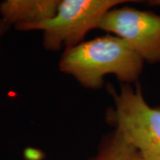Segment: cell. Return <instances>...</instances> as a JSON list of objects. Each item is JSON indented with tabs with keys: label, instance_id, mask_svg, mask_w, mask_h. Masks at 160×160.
I'll use <instances>...</instances> for the list:
<instances>
[{
	"label": "cell",
	"instance_id": "52a82bcc",
	"mask_svg": "<svg viewBox=\"0 0 160 160\" xmlns=\"http://www.w3.org/2000/svg\"><path fill=\"white\" fill-rule=\"evenodd\" d=\"M11 27L6 23L3 20L0 19V49H1V43H2V39L4 38V36L6 34V32L9 30Z\"/></svg>",
	"mask_w": 160,
	"mask_h": 160
},
{
	"label": "cell",
	"instance_id": "5b68a950",
	"mask_svg": "<svg viewBox=\"0 0 160 160\" xmlns=\"http://www.w3.org/2000/svg\"><path fill=\"white\" fill-rule=\"evenodd\" d=\"M61 0H5L0 4V16L10 27L20 31L30 29L53 17Z\"/></svg>",
	"mask_w": 160,
	"mask_h": 160
},
{
	"label": "cell",
	"instance_id": "3957f363",
	"mask_svg": "<svg viewBox=\"0 0 160 160\" xmlns=\"http://www.w3.org/2000/svg\"><path fill=\"white\" fill-rule=\"evenodd\" d=\"M126 0H61L57 12L30 30L43 31V46L50 51L69 49L83 42L87 33L98 26L104 15Z\"/></svg>",
	"mask_w": 160,
	"mask_h": 160
},
{
	"label": "cell",
	"instance_id": "7a4b0ae2",
	"mask_svg": "<svg viewBox=\"0 0 160 160\" xmlns=\"http://www.w3.org/2000/svg\"><path fill=\"white\" fill-rule=\"evenodd\" d=\"M114 101L113 121L118 131L144 160H160V107H151L139 86L110 88Z\"/></svg>",
	"mask_w": 160,
	"mask_h": 160
},
{
	"label": "cell",
	"instance_id": "ba28073f",
	"mask_svg": "<svg viewBox=\"0 0 160 160\" xmlns=\"http://www.w3.org/2000/svg\"><path fill=\"white\" fill-rule=\"evenodd\" d=\"M149 6H158L160 7V0H153V1H149L148 2Z\"/></svg>",
	"mask_w": 160,
	"mask_h": 160
},
{
	"label": "cell",
	"instance_id": "6da1fadb",
	"mask_svg": "<svg viewBox=\"0 0 160 160\" xmlns=\"http://www.w3.org/2000/svg\"><path fill=\"white\" fill-rule=\"evenodd\" d=\"M143 65L142 59L124 40L108 35L64 50L59 68L82 86L97 90L102 87L107 75H114L124 85L136 83Z\"/></svg>",
	"mask_w": 160,
	"mask_h": 160
},
{
	"label": "cell",
	"instance_id": "277c9868",
	"mask_svg": "<svg viewBox=\"0 0 160 160\" xmlns=\"http://www.w3.org/2000/svg\"><path fill=\"white\" fill-rule=\"evenodd\" d=\"M98 29L124 40L144 62H160L159 14L130 6H117L104 15Z\"/></svg>",
	"mask_w": 160,
	"mask_h": 160
},
{
	"label": "cell",
	"instance_id": "8992f818",
	"mask_svg": "<svg viewBox=\"0 0 160 160\" xmlns=\"http://www.w3.org/2000/svg\"><path fill=\"white\" fill-rule=\"evenodd\" d=\"M89 160H144L117 129L104 138L97 153Z\"/></svg>",
	"mask_w": 160,
	"mask_h": 160
}]
</instances>
